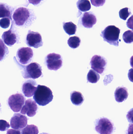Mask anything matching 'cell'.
Segmentation results:
<instances>
[{
	"label": "cell",
	"mask_w": 133,
	"mask_h": 134,
	"mask_svg": "<svg viewBox=\"0 0 133 134\" xmlns=\"http://www.w3.org/2000/svg\"><path fill=\"white\" fill-rule=\"evenodd\" d=\"M36 86H37V83L35 80H30L25 82L23 84L22 88V90L24 95L27 97H32L37 89V87H36Z\"/></svg>",
	"instance_id": "4fadbf2b"
},
{
	"label": "cell",
	"mask_w": 133,
	"mask_h": 134,
	"mask_svg": "<svg viewBox=\"0 0 133 134\" xmlns=\"http://www.w3.org/2000/svg\"><path fill=\"white\" fill-rule=\"evenodd\" d=\"M130 64L131 67H132L133 68V56L130 58Z\"/></svg>",
	"instance_id": "d590c367"
},
{
	"label": "cell",
	"mask_w": 133,
	"mask_h": 134,
	"mask_svg": "<svg viewBox=\"0 0 133 134\" xmlns=\"http://www.w3.org/2000/svg\"><path fill=\"white\" fill-rule=\"evenodd\" d=\"M45 63L49 70L57 71L62 66V59L59 54L50 53L46 56Z\"/></svg>",
	"instance_id": "52a82bcc"
},
{
	"label": "cell",
	"mask_w": 133,
	"mask_h": 134,
	"mask_svg": "<svg viewBox=\"0 0 133 134\" xmlns=\"http://www.w3.org/2000/svg\"><path fill=\"white\" fill-rule=\"evenodd\" d=\"M10 126V125L7 121L1 120L0 121V131H4L7 130Z\"/></svg>",
	"instance_id": "4316f807"
},
{
	"label": "cell",
	"mask_w": 133,
	"mask_h": 134,
	"mask_svg": "<svg viewBox=\"0 0 133 134\" xmlns=\"http://www.w3.org/2000/svg\"><path fill=\"white\" fill-rule=\"evenodd\" d=\"M26 44L29 47L38 48L43 46V42L41 35L38 32L29 30L26 37Z\"/></svg>",
	"instance_id": "9c48e42d"
},
{
	"label": "cell",
	"mask_w": 133,
	"mask_h": 134,
	"mask_svg": "<svg viewBox=\"0 0 133 134\" xmlns=\"http://www.w3.org/2000/svg\"><path fill=\"white\" fill-rule=\"evenodd\" d=\"M126 25L129 28L133 31V15L127 20Z\"/></svg>",
	"instance_id": "4dcf8cb0"
},
{
	"label": "cell",
	"mask_w": 133,
	"mask_h": 134,
	"mask_svg": "<svg viewBox=\"0 0 133 134\" xmlns=\"http://www.w3.org/2000/svg\"><path fill=\"white\" fill-rule=\"evenodd\" d=\"M95 130L100 134H112L114 130V124L106 118H100L96 120Z\"/></svg>",
	"instance_id": "3957f363"
},
{
	"label": "cell",
	"mask_w": 133,
	"mask_h": 134,
	"mask_svg": "<svg viewBox=\"0 0 133 134\" xmlns=\"http://www.w3.org/2000/svg\"><path fill=\"white\" fill-rule=\"evenodd\" d=\"M30 16V13L26 8L21 7L15 10L12 15L15 23L19 26H23L28 21Z\"/></svg>",
	"instance_id": "5b68a950"
},
{
	"label": "cell",
	"mask_w": 133,
	"mask_h": 134,
	"mask_svg": "<svg viewBox=\"0 0 133 134\" xmlns=\"http://www.w3.org/2000/svg\"><path fill=\"white\" fill-rule=\"evenodd\" d=\"M33 56V50L30 48L22 47L18 49L16 53L17 59L21 64L26 65L31 62Z\"/></svg>",
	"instance_id": "ba28073f"
},
{
	"label": "cell",
	"mask_w": 133,
	"mask_h": 134,
	"mask_svg": "<svg viewBox=\"0 0 133 134\" xmlns=\"http://www.w3.org/2000/svg\"><path fill=\"white\" fill-rule=\"evenodd\" d=\"M120 30L115 26H109L102 31L100 35L104 41L112 45L118 46Z\"/></svg>",
	"instance_id": "7a4b0ae2"
},
{
	"label": "cell",
	"mask_w": 133,
	"mask_h": 134,
	"mask_svg": "<svg viewBox=\"0 0 133 134\" xmlns=\"http://www.w3.org/2000/svg\"><path fill=\"white\" fill-rule=\"evenodd\" d=\"M28 119L20 113H15L10 120V125L12 129L21 130L26 126Z\"/></svg>",
	"instance_id": "30bf717a"
},
{
	"label": "cell",
	"mask_w": 133,
	"mask_h": 134,
	"mask_svg": "<svg viewBox=\"0 0 133 134\" xmlns=\"http://www.w3.org/2000/svg\"><path fill=\"white\" fill-rule=\"evenodd\" d=\"M77 6L82 12H87L91 8L90 2L88 0H79L77 2Z\"/></svg>",
	"instance_id": "d6986e66"
},
{
	"label": "cell",
	"mask_w": 133,
	"mask_h": 134,
	"mask_svg": "<svg viewBox=\"0 0 133 134\" xmlns=\"http://www.w3.org/2000/svg\"><path fill=\"white\" fill-rule=\"evenodd\" d=\"M5 44L9 46H12L16 43L18 40L17 34L11 29L3 33L2 37Z\"/></svg>",
	"instance_id": "5bb4252c"
},
{
	"label": "cell",
	"mask_w": 133,
	"mask_h": 134,
	"mask_svg": "<svg viewBox=\"0 0 133 134\" xmlns=\"http://www.w3.org/2000/svg\"><path fill=\"white\" fill-rule=\"evenodd\" d=\"M37 108L36 102L31 99H28L25 102L20 113L23 115L27 114L29 117H33L36 115Z\"/></svg>",
	"instance_id": "7c38bea8"
},
{
	"label": "cell",
	"mask_w": 133,
	"mask_h": 134,
	"mask_svg": "<svg viewBox=\"0 0 133 134\" xmlns=\"http://www.w3.org/2000/svg\"><path fill=\"white\" fill-rule=\"evenodd\" d=\"M40 134H48L47 133H40Z\"/></svg>",
	"instance_id": "8d00e7d4"
},
{
	"label": "cell",
	"mask_w": 133,
	"mask_h": 134,
	"mask_svg": "<svg viewBox=\"0 0 133 134\" xmlns=\"http://www.w3.org/2000/svg\"><path fill=\"white\" fill-rule=\"evenodd\" d=\"M129 93L128 90L126 87H117L115 92L116 100L119 103L122 102L128 98Z\"/></svg>",
	"instance_id": "2e32d148"
},
{
	"label": "cell",
	"mask_w": 133,
	"mask_h": 134,
	"mask_svg": "<svg viewBox=\"0 0 133 134\" xmlns=\"http://www.w3.org/2000/svg\"><path fill=\"white\" fill-rule=\"evenodd\" d=\"M25 68L22 72L24 79H37L42 75V68L40 65L36 63H33L24 66Z\"/></svg>",
	"instance_id": "277c9868"
},
{
	"label": "cell",
	"mask_w": 133,
	"mask_h": 134,
	"mask_svg": "<svg viewBox=\"0 0 133 134\" xmlns=\"http://www.w3.org/2000/svg\"><path fill=\"white\" fill-rule=\"evenodd\" d=\"M129 9L125 8L122 9L119 12V17L123 20H126L127 18L131 15V13L129 11Z\"/></svg>",
	"instance_id": "d4e9b609"
},
{
	"label": "cell",
	"mask_w": 133,
	"mask_h": 134,
	"mask_svg": "<svg viewBox=\"0 0 133 134\" xmlns=\"http://www.w3.org/2000/svg\"><path fill=\"white\" fill-rule=\"evenodd\" d=\"M70 99L73 104L81 105L84 101V98L82 94L78 91H73L70 94Z\"/></svg>",
	"instance_id": "e0dca14e"
},
{
	"label": "cell",
	"mask_w": 133,
	"mask_h": 134,
	"mask_svg": "<svg viewBox=\"0 0 133 134\" xmlns=\"http://www.w3.org/2000/svg\"><path fill=\"white\" fill-rule=\"evenodd\" d=\"M51 90L45 86L38 85L33 96V99L39 105L45 106L52 102L53 99Z\"/></svg>",
	"instance_id": "6da1fadb"
},
{
	"label": "cell",
	"mask_w": 133,
	"mask_h": 134,
	"mask_svg": "<svg viewBox=\"0 0 133 134\" xmlns=\"http://www.w3.org/2000/svg\"><path fill=\"white\" fill-rule=\"evenodd\" d=\"M106 0H91V4L95 7L103 6Z\"/></svg>",
	"instance_id": "83f0119b"
},
{
	"label": "cell",
	"mask_w": 133,
	"mask_h": 134,
	"mask_svg": "<svg viewBox=\"0 0 133 134\" xmlns=\"http://www.w3.org/2000/svg\"><path fill=\"white\" fill-rule=\"evenodd\" d=\"M6 134H21L20 131L19 130H14L13 129H10L8 130Z\"/></svg>",
	"instance_id": "1f68e13d"
},
{
	"label": "cell",
	"mask_w": 133,
	"mask_h": 134,
	"mask_svg": "<svg viewBox=\"0 0 133 134\" xmlns=\"http://www.w3.org/2000/svg\"><path fill=\"white\" fill-rule=\"evenodd\" d=\"M100 75L96 71L91 69L87 75V80L91 83H96L100 79Z\"/></svg>",
	"instance_id": "ffe728a7"
},
{
	"label": "cell",
	"mask_w": 133,
	"mask_h": 134,
	"mask_svg": "<svg viewBox=\"0 0 133 134\" xmlns=\"http://www.w3.org/2000/svg\"><path fill=\"white\" fill-rule=\"evenodd\" d=\"M38 127L34 125H27L22 131V134H38Z\"/></svg>",
	"instance_id": "44dd1931"
},
{
	"label": "cell",
	"mask_w": 133,
	"mask_h": 134,
	"mask_svg": "<svg viewBox=\"0 0 133 134\" xmlns=\"http://www.w3.org/2000/svg\"><path fill=\"white\" fill-rule=\"evenodd\" d=\"M63 27V29L66 33L69 35H73L75 34L77 27L72 22L64 23Z\"/></svg>",
	"instance_id": "ac0fdd59"
},
{
	"label": "cell",
	"mask_w": 133,
	"mask_h": 134,
	"mask_svg": "<svg viewBox=\"0 0 133 134\" xmlns=\"http://www.w3.org/2000/svg\"><path fill=\"white\" fill-rule=\"evenodd\" d=\"M11 10L9 9V7L4 4H1V9H0V17H10L11 19Z\"/></svg>",
	"instance_id": "603a6c76"
},
{
	"label": "cell",
	"mask_w": 133,
	"mask_h": 134,
	"mask_svg": "<svg viewBox=\"0 0 133 134\" xmlns=\"http://www.w3.org/2000/svg\"><path fill=\"white\" fill-rule=\"evenodd\" d=\"M126 134H133V124H130L129 125Z\"/></svg>",
	"instance_id": "d6a6232c"
},
{
	"label": "cell",
	"mask_w": 133,
	"mask_h": 134,
	"mask_svg": "<svg viewBox=\"0 0 133 134\" xmlns=\"http://www.w3.org/2000/svg\"><path fill=\"white\" fill-rule=\"evenodd\" d=\"M82 25L86 28H90L96 24L97 18L95 15L91 12H86L83 15L81 18Z\"/></svg>",
	"instance_id": "9a60e30c"
},
{
	"label": "cell",
	"mask_w": 133,
	"mask_h": 134,
	"mask_svg": "<svg viewBox=\"0 0 133 134\" xmlns=\"http://www.w3.org/2000/svg\"><path fill=\"white\" fill-rule=\"evenodd\" d=\"M107 64V61L104 58L97 55L93 56L90 62L91 68L101 74L104 71Z\"/></svg>",
	"instance_id": "8fae6325"
},
{
	"label": "cell",
	"mask_w": 133,
	"mask_h": 134,
	"mask_svg": "<svg viewBox=\"0 0 133 134\" xmlns=\"http://www.w3.org/2000/svg\"><path fill=\"white\" fill-rule=\"evenodd\" d=\"M126 117L129 122L133 124V108L131 109L128 112L126 115Z\"/></svg>",
	"instance_id": "f546056e"
},
{
	"label": "cell",
	"mask_w": 133,
	"mask_h": 134,
	"mask_svg": "<svg viewBox=\"0 0 133 134\" xmlns=\"http://www.w3.org/2000/svg\"><path fill=\"white\" fill-rule=\"evenodd\" d=\"M1 60L4 58L6 53V50H8V48L5 46L4 44L2 43V41L1 40Z\"/></svg>",
	"instance_id": "f1b7e54d"
},
{
	"label": "cell",
	"mask_w": 133,
	"mask_h": 134,
	"mask_svg": "<svg viewBox=\"0 0 133 134\" xmlns=\"http://www.w3.org/2000/svg\"><path fill=\"white\" fill-rule=\"evenodd\" d=\"M26 98L21 93L15 94L11 95L8 100V104L14 112H19L22 109L25 103Z\"/></svg>",
	"instance_id": "8992f818"
},
{
	"label": "cell",
	"mask_w": 133,
	"mask_h": 134,
	"mask_svg": "<svg viewBox=\"0 0 133 134\" xmlns=\"http://www.w3.org/2000/svg\"><path fill=\"white\" fill-rule=\"evenodd\" d=\"M10 23L11 21L8 18H4L0 20V26L1 27L4 29L8 28L9 26Z\"/></svg>",
	"instance_id": "484cf974"
},
{
	"label": "cell",
	"mask_w": 133,
	"mask_h": 134,
	"mask_svg": "<svg viewBox=\"0 0 133 134\" xmlns=\"http://www.w3.org/2000/svg\"><path fill=\"white\" fill-rule=\"evenodd\" d=\"M81 40L79 37L77 36L71 37L68 41V44L69 46L73 49L78 48L80 44Z\"/></svg>",
	"instance_id": "7402d4cb"
},
{
	"label": "cell",
	"mask_w": 133,
	"mask_h": 134,
	"mask_svg": "<svg viewBox=\"0 0 133 134\" xmlns=\"http://www.w3.org/2000/svg\"><path fill=\"white\" fill-rule=\"evenodd\" d=\"M123 41L127 44H131L133 42V31L128 30L125 31L123 35Z\"/></svg>",
	"instance_id": "cb8c5ba5"
},
{
	"label": "cell",
	"mask_w": 133,
	"mask_h": 134,
	"mask_svg": "<svg viewBox=\"0 0 133 134\" xmlns=\"http://www.w3.org/2000/svg\"><path fill=\"white\" fill-rule=\"evenodd\" d=\"M128 77L131 82H133V68L130 69L128 73Z\"/></svg>",
	"instance_id": "836d02e7"
},
{
	"label": "cell",
	"mask_w": 133,
	"mask_h": 134,
	"mask_svg": "<svg viewBox=\"0 0 133 134\" xmlns=\"http://www.w3.org/2000/svg\"><path fill=\"white\" fill-rule=\"evenodd\" d=\"M29 2L34 5L38 4L42 0H28Z\"/></svg>",
	"instance_id": "e575fe53"
}]
</instances>
